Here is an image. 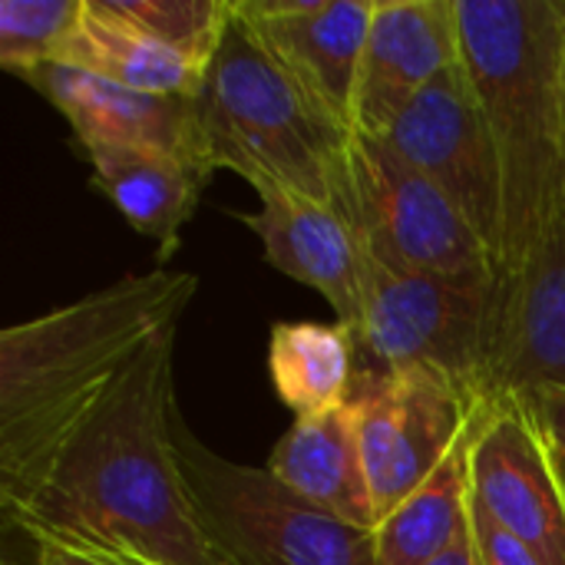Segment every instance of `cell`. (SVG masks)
<instances>
[{
  "label": "cell",
  "instance_id": "f546056e",
  "mask_svg": "<svg viewBox=\"0 0 565 565\" xmlns=\"http://www.w3.org/2000/svg\"><path fill=\"white\" fill-rule=\"evenodd\" d=\"M3 565H26V563H17V559H10V556H7V559H3ZM33 565V563H30Z\"/></svg>",
  "mask_w": 565,
  "mask_h": 565
},
{
  "label": "cell",
  "instance_id": "4316f807",
  "mask_svg": "<svg viewBox=\"0 0 565 565\" xmlns=\"http://www.w3.org/2000/svg\"><path fill=\"white\" fill-rule=\"evenodd\" d=\"M565 20V0H559ZM559 113H563V146H565V26H563V53H559Z\"/></svg>",
  "mask_w": 565,
  "mask_h": 565
},
{
  "label": "cell",
  "instance_id": "3957f363",
  "mask_svg": "<svg viewBox=\"0 0 565 565\" xmlns=\"http://www.w3.org/2000/svg\"><path fill=\"white\" fill-rule=\"evenodd\" d=\"M460 60L483 106L503 169V258L497 278L516 275L565 192L559 113V0H457Z\"/></svg>",
  "mask_w": 565,
  "mask_h": 565
},
{
  "label": "cell",
  "instance_id": "cb8c5ba5",
  "mask_svg": "<svg viewBox=\"0 0 565 565\" xmlns=\"http://www.w3.org/2000/svg\"><path fill=\"white\" fill-rule=\"evenodd\" d=\"M30 543H33V559H30L33 565H122L109 556L86 553V550H76V546L56 543V540H30Z\"/></svg>",
  "mask_w": 565,
  "mask_h": 565
},
{
  "label": "cell",
  "instance_id": "5b68a950",
  "mask_svg": "<svg viewBox=\"0 0 565 565\" xmlns=\"http://www.w3.org/2000/svg\"><path fill=\"white\" fill-rule=\"evenodd\" d=\"M172 440L199 526L222 565H377L374 530L301 500L268 470L218 457L179 411Z\"/></svg>",
  "mask_w": 565,
  "mask_h": 565
},
{
  "label": "cell",
  "instance_id": "d4e9b609",
  "mask_svg": "<svg viewBox=\"0 0 565 565\" xmlns=\"http://www.w3.org/2000/svg\"><path fill=\"white\" fill-rule=\"evenodd\" d=\"M523 404L530 407L543 437L565 450V394H540V397H530Z\"/></svg>",
  "mask_w": 565,
  "mask_h": 565
},
{
  "label": "cell",
  "instance_id": "277c9868",
  "mask_svg": "<svg viewBox=\"0 0 565 565\" xmlns=\"http://www.w3.org/2000/svg\"><path fill=\"white\" fill-rule=\"evenodd\" d=\"M195 109L215 172H238L255 192L281 189L315 202H338L354 132L315 106L235 13V3Z\"/></svg>",
  "mask_w": 565,
  "mask_h": 565
},
{
  "label": "cell",
  "instance_id": "7402d4cb",
  "mask_svg": "<svg viewBox=\"0 0 565 565\" xmlns=\"http://www.w3.org/2000/svg\"><path fill=\"white\" fill-rule=\"evenodd\" d=\"M79 13L83 0H0V66L23 79L56 63Z\"/></svg>",
  "mask_w": 565,
  "mask_h": 565
},
{
  "label": "cell",
  "instance_id": "8992f818",
  "mask_svg": "<svg viewBox=\"0 0 565 565\" xmlns=\"http://www.w3.org/2000/svg\"><path fill=\"white\" fill-rule=\"evenodd\" d=\"M497 311V271L420 275L367 258L364 311L354 328L358 371H434L483 401Z\"/></svg>",
  "mask_w": 565,
  "mask_h": 565
},
{
  "label": "cell",
  "instance_id": "6da1fadb",
  "mask_svg": "<svg viewBox=\"0 0 565 565\" xmlns=\"http://www.w3.org/2000/svg\"><path fill=\"white\" fill-rule=\"evenodd\" d=\"M162 328L109 384L56 450L36 493L3 520L30 540H56L109 559L222 565L189 500L172 440V354Z\"/></svg>",
  "mask_w": 565,
  "mask_h": 565
},
{
  "label": "cell",
  "instance_id": "9a60e30c",
  "mask_svg": "<svg viewBox=\"0 0 565 565\" xmlns=\"http://www.w3.org/2000/svg\"><path fill=\"white\" fill-rule=\"evenodd\" d=\"M23 79L66 116L76 146H149L212 166L202 146L199 109L189 96H152L126 89L70 63H43Z\"/></svg>",
  "mask_w": 565,
  "mask_h": 565
},
{
  "label": "cell",
  "instance_id": "83f0119b",
  "mask_svg": "<svg viewBox=\"0 0 565 565\" xmlns=\"http://www.w3.org/2000/svg\"><path fill=\"white\" fill-rule=\"evenodd\" d=\"M540 427V424H536ZM550 444V454H553V467H556V477H559V487H563L565 493V450L563 447H556L553 440H546Z\"/></svg>",
  "mask_w": 565,
  "mask_h": 565
},
{
  "label": "cell",
  "instance_id": "7a4b0ae2",
  "mask_svg": "<svg viewBox=\"0 0 565 565\" xmlns=\"http://www.w3.org/2000/svg\"><path fill=\"white\" fill-rule=\"evenodd\" d=\"M199 278L126 275L0 334V510L10 520L43 483L56 450L129 361L179 324Z\"/></svg>",
  "mask_w": 565,
  "mask_h": 565
},
{
  "label": "cell",
  "instance_id": "ba28073f",
  "mask_svg": "<svg viewBox=\"0 0 565 565\" xmlns=\"http://www.w3.org/2000/svg\"><path fill=\"white\" fill-rule=\"evenodd\" d=\"M348 401L358 417V447L377 526L434 477L480 411L454 381L420 367L358 371Z\"/></svg>",
  "mask_w": 565,
  "mask_h": 565
},
{
  "label": "cell",
  "instance_id": "2e32d148",
  "mask_svg": "<svg viewBox=\"0 0 565 565\" xmlns=\"http://www.w3.org/2000/svg\"><path fill=\"white\" fill-rule=\"evenodd\" d=\"M79 149L93 166V185L139 235L156 242L159 258H169L215 169L149 146L86 142Z\"/></svg>",
  "mask_w": 565,
  "mask_h": 565
},
{
  "label": "cell",
  "instance_id": "ac0fdd59",
  "mask_svg": "<svg viewBox=\"0 0 565 565\" xmlns=\"http://www.w3.org/2000/svg\"><path fill=\"white\" fill-rule=\"evenodd\" d=\"M56 63H70L126 89L152 93V96H189V99L202 93L209 73V66L109 17L99 7V0H83V13L70 30Z\"/></svg>",
  "mask_w": 565,
  "mask_h": 565
},
{
  "label": "cell",
  "instance_id": "30bf717a",
  "mask_svg": "<svg viewBox=\"0 0 565 565\" xmlns=\"http://www.w3.org/2000/svg\"><path fill=\"white\" fill-rule=\"evenodd\" d=\"M565 394V192L533 258L497 278L483 401Z\"/></svg>",
  "mask_w": 565,
  "mask_h": 565
},
{
  "label": "cell",
  "instance_id": "d6986e66",
  "mask_svg": "<svg viewBox=\"0 0 565 565\" xmlns=\"http://www.w3.org/2000/svg\"><path fill=\"white\" fill-rule=\"evenodd\" d=\"M487 420V404L473 414L457 447L434 477L411 493L377 530V565L437 563L470 530V460Z\"/></svg>",
  "mask_w": 565,
  "mask_h": 565
},
{
  "label": "cell",
  "instance_id": "9c48e42d",
  "mask_svg": "<svg viewBox=\"0 0 565 565\" xmlns=\"http://www.w3.org/2000/svg\"><path fill=\"white\" fill-rule=\"evenodd\" d=\"M381 139L460 209L500 271L503 169L463 60L444 70Z\"/></svg>",
  "mask_w": 565,
  "mask_h": 565
},
{
  "label": "cell",
  "instance_id": "f1b7e54d",
  "mask_svg": "<svg viewBox=\"0 0 565 565\" xmlns=\"http://www.w3.org/2000/svg\"><path fill=\"white\" fill-rule=\"evenodd\" d=\"M116 563H122V565H149V563H142V559H116Z\"/></svg>",
  "mask_w": 565,
  "mask_h": 565
},
{
  "label": "cell",
  "instance_id": "e0dca14e",
  "mask_svg": "<svg viewBox=\"0 0 565 565\" xmlns=\"http://www.w3.org/2000/svg\"><path fill=\"white\" fill-rule=\"evenodd\" d=\"M265 470L281 487L328 510L331 516L361 530H377L351 401L334 411L301 417L278 440Z\"/></svg>",
  "mask_w": 565,
  "mask_h": 565
},
{
  "label": "cell",
  "instance_id": "8fae6325",
  "mask_svg": "<svg viewBox=\"0 0 565 565\" xmlns=\"http://www.w3.org/2000/svg\"><path fill=\"white\" fill-rule=\"evenodd\" d=\"M473 500L546 565H565V493L550 444L523 401L487 404L473 460Z\"/></svg>",
  "mask_w": 565,
  "mask_h": 565
},
{
  "label": "cell",
  "instance_id": "4fadbf2b",
  "mask_svg": "<svg viewBox=\"0 0 565 565\" xmlns=\"http://www.w3.org/2000/svg\"><path fill=\"white\" fill-rule=\"evenodd\" d=\"M454 63H460L457 0H377L361 56L354 132L387 136L407 106Z\"/></svg>",
  "mask_w": 565,
  "mask_h": 565
},
{
  "label": "cell",
  "instance_id": "ffe728a7",
  "mask_svg": "<svg viewBox=\"0 0 565 565\" xmlns=\"http://www.w3.org/2000/svg\"><path fill=\"white\" fill-rule=\"evenodd\" d=\"M271 384L288 411L315 417L348 404L358 374L354 328L334 321H285L271 328Z\"/></svg>",
  "mask_w": 565,
  "mask_h": 565
},
{
  "label": "cell",
  "instance_id": "5bb4252c",
  "mask_svg": "<svg viewBox=\"0 0 565 565\" xmlns=\"http://www.w3.org/2000/svg\"><path fill=\"white\" fill-rule=\"evenodd\" d=\"M258 212H235L265 248V258L281 275L315 288L348 328L361 324L367 252L351 218L331 205L281 189L258 192Z\"/></svg>",
  "mask_w": 565,
  "mask_h": 565
},
{
  "label": "cell",
  "instance_id": "603a6c76",
  "mask_svg": "<svg viewBox=\"0 0 565 565\" xmlns=\"http://www.w3.org/2000/svg\"><path fill=\"white\" fill-rule=\"evenodd\" d=\"M470 536L480 565H546L520 536L503 530L470 493Z\"/></svg>",
  "mask_w": 565,
  "mask_h": 565
},
{
  "label": "cell",
  "instance_id": "484cf974",
  "mask_svg": "<svg viewBox=\"0 0 565 565\" xmlns=\"http://www.w3.org/2000/svg\"><path fill=\"white\" fill-rule=\"evenodd\" d=\"M430 565H480V559H477V546H473V536H470V530L437 559V563Z\"/></svg>",
  "mask_w": 565,
  "mask_h": 565
},
{
  "label": "cell",
  "instance_id": "52a82bcc",
  "mask_svg": "<svg viewBox=\"0 0 565 565\" xmlns=\"http://www.w3.org/2000/svg\"><path fill=\"white\" fill-rule=\"evenodd\" d=\"M358 228L371 262L394 271H497L460 209L384 139L351 136L334 202Z\"/></svg>",
  "mask_w": 565,
  "mask_h": 565
},
{
  "label": "cell",
  "instance_id": "44dd1931",
  "mask_svg": "<svg viewBox=\"0 0 565 565\" xmlns=\"http://www.w3.org/2000/svg\"><path fill=\"white\" fill-rule=\"evenodd\" d=\"M99 7L202 66L212 63L232 20V0H99Z\"/></svg>",
  "mask_w": 565,
  "mask_h": 565
},
{
  "label": "cell",
  "instance_id": "7c38bea8",
  "mask_svg": "<svg viewBox=\"0 0 565 565\" xmlns=\"http://www.w3.org/2000/svg\"><path fill=\"white\" fill-rule=\"evenodd\" d=\"M278 66L354 132L361 56L377 0H232Z\"/></svg>",
  "mask_w": 565,
  "mask_h": 565
}]
</instances>
